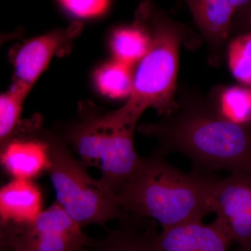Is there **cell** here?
<instances>
[{
    "instance_id": "cell-24",
    "label": "cell",
    "mask_w": 251,
    "mask_h": 251,
    "mask_svg": "<svg viewBox=\"0 0 251 251\" xmlns=\"http://www.w3.org/2000/svg\"><path fill=\"white\" fill-rule=\"evenodd\" d=\"M0 251H6L5 250V249H0Z\"/></svg>"
},
{
    "instance_id": "cell-4",
    "label": "cell",
    "mask_w": 251,
    "mask_h": 251,
    "mask_svg": "<svg viewBox=\"0 0 251 251\" xmlns=\"http://www.w3.org/2000/svg\"><path fill=\"white\" fill-rule=\"evenodd\" d=\"M179 44V36L174 28L165 23L157 24L150 49L140 61L134 74L128 101L121 108L111 112L115 120L135 127L147 108H155L163 115L171 113L174 107Z\"/></svg>"
},
{
    "instance_id": "cell-21",
    "label": "cell",
    "mask_w": 251,
    "mask_h": 251,
    "mask_svg": "<svg viewBox=\"0 0 251 251\" xmlns=\"http://www.w3.org/2000/svg\"><path fill=\"white\" fill-rule=\"evenodd\" d=\"M233 251H251V240L242 245H238Z\"/></svg>"
},
{
    "instance_id": "cell-14",
    "label": "cell",
    "mask_w": 251,
    "mask_h": 251,
    "mask_svg": "<svg viewBox=\"0 0 251 251\" xmlns=\"http://www.w3.org/2000/svg\"><path fill=\"white\" fill-rule=\"evenodd\" d=\"M133 79L132 66L116 59L104 64L95 74L96 83L99 90L103 95L111 99L130 97Z\"/></svg>"
},
{
    "instance_id": "cell-3",
    "label": "cell",
    "mask_w": 251,
    "mask_h": 251,
    "mask_svg": "<svg viewBox=\"0 0 251 251\" xmlns=\"http://www.w3.org/2000/svg\"><path fill=\"white\" fill-rule=\"evenodd\" d=\"M135 128L114 120L110 112L90 115L73 127L67 142L87 168L100 170V181L116 195L142 159L135 149Z\"/></svg>"
},
{
    "instance_id": "cell-16",
    "label": "cell",
    "mask_w": 251,
    "mask_h": 251,
    "mask_svg": "<svg viewBox=\"0 0 251 251\" xmlns=\"http://www.w3.org/2000/svg\"><path fill=\"white\" fill-rule=\"evenodd\" d=\"M31 87L16 82L12 88L0 98V141L1 145L14 135L19 122L23 102Z\"/></svg>"
},
{
    "instance_id": "cell-22",
    "label": "cell",
    "mask_w": 251,
    "mask_h": 251,
    "mask_svg": "<svg viewBox=\"0 0 251 251\" xmlns=\"http://www.w3.org/2000/svg\"><path fill=\"white\" fill-rule=\"evenodd\" d=\"M249 22L251 25V11L250 14L249 15Z\"/></svg>"
},
{
    "instance_id": "cell-12",
    "label": "cell",
    "mask_w": 251,
    "mask_h": 251,
    "mask_svg": "<svg viewBox=\"0 0 251 251\" xmlns=\"http://www.w3.org/2000/svg\"><path fill=\"white\" fill-rule=\"evenodd\" d=\"M43 210L40 188L33 180L13 179L0 191V224L28 222Z\"/></svg>"
},
{
    "instance_id": "cell-6",
    "label": "cell",
    "mask_w": 251,
    "mask_h": 251,
    "mask_svg": "<svg viewBox=\"0 0 251 251\" xmlns=\"http://www.w3.org/2000/svg\"><path fill=\"white\" fill-rule=\"evenodd\" d=\"M58 202L28 222L0 224V249L6 251H80L94 239Z\"/></svg>"
},
{
    "instance_id": "cell-9",
    "label": "cell",
    "mask_w": 251,
    "mask_h": 251,
    "mask_svg": "<svg viewBox=\"0 0 251 251\" xmlns=\"http://www.w3.org/2000/svg\"><path fill=\"white\" fill-rule=\"evenodd\" d=\"M1 164L13 179L34 180L50 166L47 140L11 138L1 145Z\"/></svg>"
},
{
    "instance_id": "cell-2",
    "label": "cell",
    "mask_w": 251,
    "mask_h": 251,
    "mask_svg": "<svg viewBox=\"0 0 251 251\" xmlns=\"http://www.w3.org/2000/svg\"><path fill=\"white\" fill-rule=\"evenodd\" d=\"M161 138V155L177 151L192 162L195 172L251 173V137L242 125L223 117L184 115L168 125L150 128Z\"/></svg>"
},
{
    "instance_id": "cell-1",
    "label": "cell",
    "mask_w": 251,
    "mask_h": 251,
    "mask_svg": "<svg viewBox=\"0 0 251 251\" xmlns=\"http://www.w3.org/2000/svg\"><path fill=\"white\" fill-rule=\"evenodd\" d=\"M214 181L209 175L197 172L182 173L156 152L142 158L115 197L127 214L154 220L163 229L171 228L202 221L214 212Z\"/></svg>"
},
{
    "instance_id": "cell-18",
    "label": "cell",
    "mask_w": 251,
    "mask_h": 251,
    "mask_svg": "<svg viewBox=\"0 0 251 251\" xmlns=\"http://www.w3.org/2000/svg\"><path fill=\"white\" fill-rule=\"evenodd\" d=\"M228 59L234 77L251 85V34L239 36L231 43Z\"/></svg>"
},
{
    "instance_id": "cell-10",
    "label": "cell",
    "mask_w": 251,
    "mask_h": 251,
    "mask_svg": "<svg viewBox=\"0 0 251 251\" xmlns=\"http://www.w3.org/2000/svg\"><path fill=\"white\" fill-rule=\"evenodd\" d=\"M119 222L105 237L94 239L91 251H158L156 221L126 213Z\"/></svg>"
},
{
    "instance_id": "cell-17",
    "label": "cell",
    "mask_w": 251,
    "mask_h": 251,
    "mask_svg": "<svg viewBox=\"0 0 251 251\" xmlns=\"http://www.w3.org/2000/svg\"><path fill=\"white\" fill-rule=\"evenodd\" d=\"M222 117L242 125L251 121V91L242 87H231L221 97Z\"/></svg>"
},
{
    "instance_id": "cell-19",
    "label": "cell",
    "mask_w": 251,
    "mask_h": 251,
    "mask_svg": "<svg viewBox=\"0 0 251 251\" xmlns=\"http://www.w3.org/2000/svg\"><path fill=\"white\" fill-rule=\"evenodd\" d=\"M73 14L81 18L94 17L103 14L109 0H59Z\"/></svg>"
},
{
    "instance_id": "cell-15",
    "label": "cell",
    "mask_w": 251,
    "mask_h": 251,
    "mask_svg": "<svg viewBox=\"0 0 251 251\" xmlns=\"http://www.w3.org/2000/svg\"><path fill=\"white\" fill-rule=\"evenodd\" d=\"M151 38L140 28L126 27L114 32L111 41L115 59L132 66L147 54Z\"/></svg>"
},
{
    "instance_id": "cell-8",
    "label": "cell",
    "mask_w": 251,
    "mask_h": 251,
    "mask_svg": "<svg viewBox=\"0 0 251 251\" xmlns=\"http://www.w3.org/2000/svg\"><path fill=\"white\" fill-rule=\"evenodd\" d=\"M215 221H202L163 229L157 242L158 251H229L232 244Z\"/></svg>"
},
{
    "instance_id": "cell-13",
    "label": "cell",
    "mask_w": 251,
    "mask_h": 251,
    "mask_svg": "<svg viewBox=\"0 0 251 251\" xmlns=\"http://www.w3.org/2000/svg\"><path fill=\"white\" fill-rule=\"evenodd\" d=\"M188 2L195 21L206 35L217 40L228 36L235 12L229 0H188Z\"/></svg>"
},
{
    "instance_id": "cell-23",
    "label": "cell",
    "mask_w": 251,
    "mask_h": 251,
    "mask_svg": "<svg viewBox=\"0 0 251 251\" xmlns=\"http://www.w3.org/2000/svg\"><path fill=\"white\" fill-rule=\"evenodd\" d=\"M80 251H91V250L89 248H85V249H82V250Z\"/></svg>"
},
{
    "instance_id": "cell-11",
    "label": "cell",
    "mask_w": 251,
    "mask_h": 251,
    "mask_svg": "<svg viewBox=\"0 0 251 251\" xmlns=\"http://www.w3.org/2000/svg\"><path fill=\"white\" fill-rule=\"evenodd\" d=\"M80 28L75 23L68 29H59L32 39L20 50L15 60L16 82L32 87L54 54Z\"/></svg>"
},
{
    "instance_id": "cell-5",
    "label": "cell",
    "mask_w": 251,
    "mask_h": 251,
    "mask_svg": "<svg viewBox=\"0 0 251 251\" xmlns=\"http://www.w3.org/2000/svg\"><path fill=\"white\" fill-rule=\"evenodd\" d=\"M47 140L50 148V175L57 202L73 220L84 227L90 225L105 226L120 220L126 212L116 197L100 181L87 173V167L76 159L64 143Z\"/></svg>"
},
{
    "instance_id": "cell-7",
    "label": "cell",
    "mask_w": 251,
    "mask_h": 251,
    "mask_svg": "<svg viewBox=\"0 0 251 251\" xmlns=\"http://www.w3.org/2000/svg\"><path fill=\"white\" fill-rule=\"evenodd\" d=\"M215 222L232 243L251 240V173H232L215 179L212 188Z\"/></svg>"
},
{
    "instance_id": "cell-20",
    "label": "cell",
    "mask_w": 251,
    "mask_h": 251,
    "mask_svg": "<svg viewBox=\"0 0 251 251\" xmlns=\"http://www.w3.org/2000/svg\"><path fill=\"white\" fill-rule=\"evenodd\" d=\"M235 11L239 8L250 4L251 0H229Z\"/></svg>"
}]
</instances>
